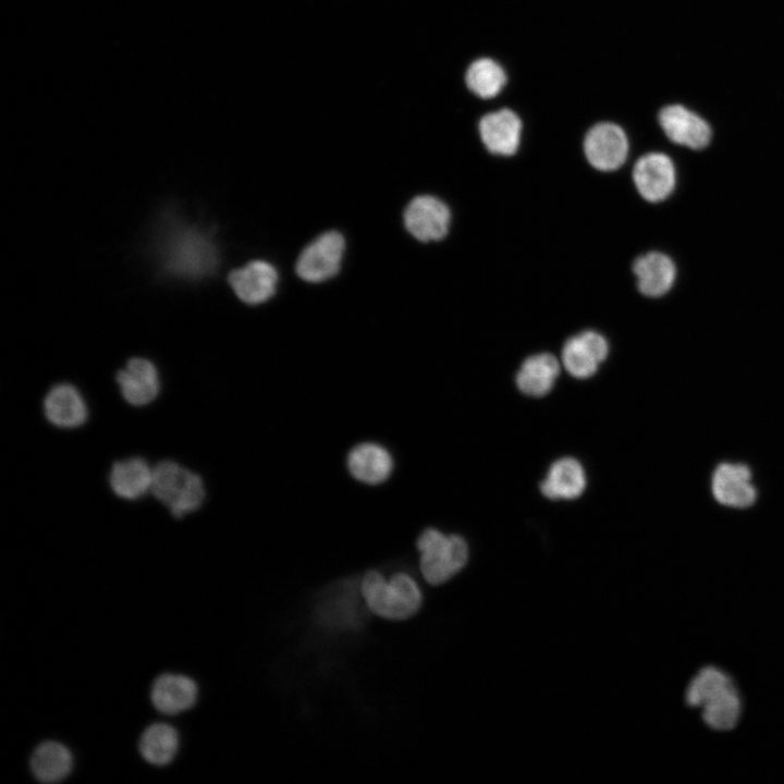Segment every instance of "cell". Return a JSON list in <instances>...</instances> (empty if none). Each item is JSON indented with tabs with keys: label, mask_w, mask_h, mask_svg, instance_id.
Segmentation results:
<instances>
[{
	"label": "cell",
	"mask_w": 784,
	"mask_h": 784,
	"mask_svg": "<svg viewBox=\"0 0 784 784\" xmlns=\"http://www.w3.org/2000/svg\"><path fill=\"white\" fill-rule=\"evenodd\" d=\"M686 705L699 711L711 730L726 732L735 728L743 713L740 691L733 677L716 665L700 667L688 682Z\"/></svg>",
	"instance_id": "obj_1"
},
{
	"label": "cell",
	"mask_w": 784,
	"mask_h": 784,
	"mask_svg": "<svg viewBox=\"0 0 784 784\" xmlns=\"http://www.w3.org/2000/svg\"><path fill=\"white\" fill-rule=\"evenodd\" d=\"M360 593L373 614L392 621L415 615L422 602L417 583L406 573H396L387 580L381 573L369 571L362 579Z\"/></svg>",
	"instance_id": "obj_2"
},
{
	"label": "cell",
	"mask_w": 784,
	"mask_h": 784,
	"mask_svg": "<svg viewBox=\"0 0 784 784\" xmlns=\"http://www.w3.org/2000/svg\"><path fill=\"white\" fill-rule=\"evenodd\" d=\"M150 492L177 519L199 510L206 499L200 475L172 460L152 467Z\"/></svg>",
	"instance_id": "obj_3"
},
{
	"label": "cell",
	"mask_w": 784,
	"mask_h": 784,
	"mask_svg": "<svg viewBox=\"0 0 784 784\" xmlns=\"http://www.w3.org/2000/svg\"><path fill=\"white\" fill-rule=\"evenodd\" d=\"M419 567L427 583L441 585L458 573L468 560V547L457 535L445 536L436 528H427L417 539Z\"/></svg>",
	"instance_id": "obj_4"
},
{
	"label": "cell",
	"mask_w": 784,
	"mask_h": 784,
	"mask_svg": "<svg viewBox=\"0 0 784 784\" xmlns=\"http://www.w3.org/2000/svg\"><path fill=\"white\" fill-rule=\"evenodd\" d=\"M217 260L213 243L198 231L179 230L167 242L166 261L175 273L199 277L210 272Z\"/></svg>",
	"instance_id": "obj_5"
},
{
	"label": "cell",
	"mask_w": 784,
	"mask_h": 784,
	"mask_svg": "<svg viewBox=\"0 0 784 784\" xmlns=\"http://www.w3.org/2000/svg\"><path fill=\"white\" fill-rule=\"evenodd\" d=\"M345 241L341 233L328 231L313 240L296 261L298 277L307 282H323L334 277L341 267Z\"/></svg>",
	"instance_id": "obj_6"
},
{
	"label": "cell",
	"mask_w": 784,
	"mask_h": 784,
	"mask_svg": "<svg viewBox=\"0 0 784 784\" xmlns=\"http://www.w3.org/2000/svg\"><path fill=\"white\" fill-rule=\"evenodd\" d=\"M406 230L420 242L439 241L450 228V208L439 198L431 195L414 197L404 211Z\"/></svg>",
	"instance_id": "obj_7"
},
{
	"label": "cell",
	"mask_w": 784,
	"mask_h": 784,
	"mask_svg": "<svg viewBox=\"0 0 784 784\" xmlns=\"http://www.w3.org/2000/svg\"><path fill=\"white\" fill-rule=\"evenodd\" d=\"M584 151L588 162L597 170L614 171L622 167L627 158V136L614 123H598L586 134Z\"/></svg>",
	"instance_id": "obj_8"
},
{
	"label": "cell",
	"mask_w": 784,
	"mask_h": 784,
	"mask_svg": "<svg viewBox=\"0 0 784 784\" xmlns=\"http://www.w3.org/2000/svg\"><path fill=\"white\" fill-rule=\"evenodd\" d=\"M633 181L640 196L650 203L666 199L676 185L672 159L662 152L641 156L633 168Z\"/></svg>",
	"instance_id": "obj_9"
},
{
	"label": "cell",
	"mask_w": 784,
	"mask_h": 784,
	"mask_svg": "<svg viewBox=\"0 0 784 784\" xmlns=\"http://www.w3.org/2000/svg\"><path fill=\"white\" fill-rule=\"evenodd\" d=\"M658 120L666 137L677 145L699 150L706 148L712 138L709 123L683 105L662 108Z\"/></svg>",
	"instance_id": "obj_10"
},
{
	"label": "cell",
	"mask_w": 784,
	"mask_h": 784,
	"mask_svg": "<svg viewBox=\"0 0 784 784\" xmlns=\"http://www.w3.org/2000/svg\"><path fill=\"white\" fill-rule=\"evenodd\" d=\"M123 400L134 407L152 403L160 392V378L156 365L145 357L130 358L115 373Z\"/></svg>",
	"instance_id": "obj_11"
},
{
	"label": "cell",
	"mask_w": 784,
	"mask_h": 784,
	"mask_svg": "<svg viewBox=\"0 0 784 784\" xmlns=\"http://www.w3.org/2000/svg\"><path fill=\"white\" fill-rule=\"evenodd\" d=\"M608 352L607 340L600 333L588 330L566 340L562 362L569 375L586 379L595 375Z\"/></svg>",
	"instance_id": "obj_12"
},
{
	"label": "cell",
	"mask_w": 784,
	"mask_h": 784,
	"mask_svg": "<svg viewBox=\"0 0 784 784\" xmlns=\"http://www.w3.org/2000/svg\"><path fill=\"white\" fill-rule=\"evenodd\" d=\"M277 269L265 260H253L229 274V284L235 295L248 305L267 302L275 293Z\"/></svg>",
	"instance_id": "obj_13"
},
{
	"label": "cell",
	"mask_w": 784,
	"mask_h": 784,
	"mask_svg": "<svg viewBox=\"0 0 784 784\" xmlns=\"http://www.w3.org/2000/svg\"><path fill=\"white\" fill-rule=\"evenodd\" d=\"M46 419L54 427L74 429L88 418L87 404L77 388L68 382L52 385L42 402Z\"/></svg>",
	"instance_id": "obj_14"
},
{
	"label": "cell",
	"mask_w": 784,
	"mask_h": 784,
	"mask_svg": "<svg viewBox=\"0 0 784 784\" xmlns=\"http://www.w3.org/2000/svg\"><path fill=\"white\" fill-rule=\"evenodd\" d=\"M711 488L715 500L731 507H747L757 497L750 470L743 464H720L713 473Z\"/></svg>",
	"instance_id": "obj_15"
},
{
	"label": "cell",
	"mask_w": 784,
	"mask_h": 784,
	"mask_svg": "<svg viewBox=\"0 0 784 784\" xmlns=\"http://www.w3.org/2000/svg\"><path fill=\"white\" fill-rule=\"evenodd\" d=\"M479 133L483 145L490 152L512 156L519 147L522 121L510 109L490 112L481 118Z\"/></svg>",
	"instance_id": "obj_16"
},
{
	"label": "cell",
	"mask_w": 784,
	"mask_h": 784,
	"mask_svg": "<svg viewBox=\"0 0 784 784\" xmlns=\"http://www.w3.org/2000/svg\"><path fill=\"white\" fill-rule=\"evenodd\" d=\"M198 697L194 679L182 674L166 673L158 676L150 690L154 707L164 714H177L191 709Z\"/></svg>",
	"instance_id": "obj_17"
},
{
	"label": "cell",
	"mask_w": 784,
	"mask_h": 784,
	"mask_svg": "<svg viewBox=\"0 0 784 784\" xmlns=\"http://www.w3.org/2000/svg\"><path fill=\"white\" fill-rule=\"evenodd\" d=\"M109 487L120 499L135 501L150 492L152 467L139 456L127 457L112 464Z\"/></svg>",
	"instance_id": "obj_18"
},
{
	"label": "cell",
	"mask_w": 784,
	"mask_h": 784,
	"mask_svg": "<svg viewBox=\"0 0 784 784\" xmlns=\"http://www.w3.org/2000/svg\"><path fill=\"white\" fill-rule=\"evenodd\" d=\"M346 463L356 480L372 486L389 479L394 466L390 452L375 442L355 445L348 452Z\"/></svg>",
	"instance_id": "obj_19"
},
{
	"label": "cell",
	"mask_w": 784,
	"mask_h": 784,
	"mask_svg": "<svg viewBox=\"0 0 784 784\" xmlns=\"http://www.w3.org/2000/svg\"><path fill=\"white\" fill-rule=\"evenodd\" d=\"M637 287L641 294L659 297L666 294L676 279L674 261L665 254L650 252L638 257L633 265Z\"/></svg>",
	"instance_id": "obj_20"
},
{
	"label": "cell",
	"mask_w": 784,
	"mask_h": 784,
	"mask_svg": "<svg viewBox=\"0 0 784 784\" xmlns=\"http://www.w3.org/2000/svg\"><path fill=\"white\" fill-rule=\"evenodd\" d=\"M586 477L583 466L572 457L555 461L540 483L542 494L552 500L578 498L585 490Z\"/></svg>",
	"instance_id": "obj_21"
},
{
	"label": "cell",
	"mask_w": 784,
	"mask_h": 784,
	"mask_svg": "<svg viewBox=\"0 0 784 784\" xmlns=\"http://www.w3.org/2000/svg\"><path fill=\"white\" fill-rule=\"evenodd\" d=\"M29 767L33 775L41 783H57L64 780L73 767L71 751L63 744L47 740L34 750Z\"/></svg>",
	"instance_id": "obj_22"
},
{
	"label": "cell",
	"mask_w": 784,
	"mask_h": 784,
	"mask_svg": "<svg viewBox=\"0 0 784 784\" xmlns=\"http://www.w3.org/2000/svg\"><path fill=\"white\" fill-rule=\"evenodd\" d=\"M560 372L555 356L541 353L526 358L516 375L518 389L530 396H542L550 392Z\"/></svg>",
	"instance_id": "obj_23"
},
{
	"label": "cell",
	"mask_w": 784,
	"mask_h": 784,
	"mask_svg": "<svg viewBox=\"0 0 784 784\" xmlns=\"http://www.w3.org/2000/svg\"><path fill=\"white\" fill-rule=\"evenodd\" d=\"M179 749V734L167 723H154L142 734L139 751L150 764L163 767L169 764Z\"/></svg>",
	"instance_id": "obj_24"
},
{
	"label": "cell",
	"mask_w": 784,
	"mask_h": 784,
	"mask_svg": "<svg viewBox=\"0 0 784 784\" xmlns=\"http://www.w3.org/2000/svg\"><path fill=\"white\" fill-rule=\"evenodd\" d=\"M467 87L481 98L497 96L506 82L503 69L493 60L482 58L474 61L466 72Z\"/></svg>",
	"instance_id": "obj_25"
}]
</instances>
